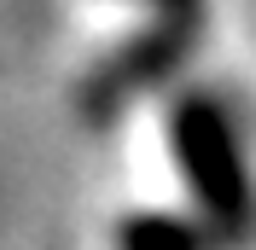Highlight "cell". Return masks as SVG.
<instances>
[{
    "instance_id": "1",
    "label": "cell",
    "mask_w": 256,
    "mask_h": 250,
    "mask_svg": "<svg viewBox=\"0 0 256 250\" xmlns=\"http://www.w3.org/2000/svg\"><path fill=\"white\" fill-rule=\"evenodd\" d=\"M175 157L186 169V186L204 204V227L216 244H244L256 233V192L239 157V134L227 110L210 94H192L175 105Z\"/></svg>"
},
{
    "instance_id": "2",
    "label": "cell",
    "mask_w": 256,
    "mask_h": 250,
    "mask_svg": "<svg viewBox=\"0 0 256 250\" xmlns=\"http://www.w3.org/2000/svg\"><path fill=\"white\" fill-rule=\"evenodd\" d=\"M122 250H216L204 221H180V216H134L122 227Z\"/></svg>"
},
{
    "instance_id": "3",
    "label": "cell",
    "mask_w": 256,
    "mask_h": 250,
    "mask_svg": "<svg viewBox=\"0 0 256 250\" xmlns=\"http://www.w3.org/2000/svg\"><path fill=\"white\" fill-rule=\"evenodd\" d=\"M163 24H180V30H198L204 24V0H152Z\"/></svg>"
}]
</instances>
